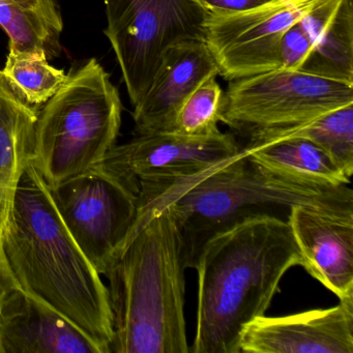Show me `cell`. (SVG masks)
<instances>
[{"instance_id":"obj_1","label":"cell","mask_w":353,"mask_h":353,"mask_svg":"<svg viewBox=\"0 0 353 353\" xmlns=\"http://www.w3.org/2000/svg\"><path fill=\"white\" fill-rule=\"evenodd\" d=\"M137 198L138 210L170 208L187 268H195L206 241L249 220L288 222L296 206L353 214L350 185H323L274 172L254 161L245 148L191 174L140 181Z\"/></svg>"},{"instance_id":"obj_2","label":"cell","mask_w":353,"mask_h":353,"mask_svg":"<svg viewBox=\"0 0 353 353\" xmlns=\"http://www.w3.org/2000/svg\"><path fill=\"white\" fill-rule=\"evenodd\" d=\"M3 241L20 288L65 316L104 353H110L108 289L68 230L32 163L16 190Z\"/></svg>"},{"instance_id":"obj_3","label":"cell","mask_w":353,"mask_h":353,"mask_svg":"<svg viewBox=\"0 0 353 353\" xmlns=\"http://www.w3.org/2000/svg\"><path fill=\"white\" fill-rule=\"evenodd\" d=\"M181 233L168 206L138 210L111 260L110 353H188Z\"/></svg>"},{"instance_id":"obj_4","label":"cell","mask_w":353,"mask_h":353,"mask_svg":"<svg viewBox=\"0 0 353 353\" xmlns=\"http://www.w3.org/2000/svg\"><path fill=\"white\" fill-rule=\"evenodd\" d=\"M288 222L254 219L206 241L198 272L192 353H241L243 328L265 315L284 274L299 265Z\"/></svg>"},{"instance_id":"obj_5","label":"cell","mask_w":353,"mask_h":353,"mask_svg":"<svg viewBox=\"0 0 353 353\" xmlns=\"http://www.w3.org/2000/svg\"><path fill=\"white\" fill-rule=\"evenodd\" d=\"M123 104L96 59L69 74L39 112L32 165L54 188L104 162L117 144Z\"/></svg>"},{"instance_id":"obj_6","label":"cell","mask_w":353,"mask_h":353,"mask_svg":"<svg viewBox=\"0 0 353 353\" xmlns=\"http://www.w3.org/2000/svg\"><path fill=\"white\" fill-rule=\"evenodd\" d=\"M351 104L353 84L276 69L230 81L221 121L259 143Z\"/></svg>"},{"instance_id":"obj_7","label":"cell","mask_w":353,"mask_h":353,"mask_svg":"<svg viewBox=\"0 0 353 353\" xmlns=\"http://www.w3.org/2000/svg\"><path fill=\"white\" fill-rule=\"evenodd\" d=\"M105 5L104 32L133 106L148 92L169 48L205 42L208 11L199 0H105Z\"/></svg>"},{"instance_id":"obj_8","label":"cell","mask_w":353,"mask_h":353,"mask_svg":"<svg viewBox=\"0 0 353 353\" xmlns=\"http://www.w3.org/2000/svg\"><path fill=\"white\" fill-rule=\"evenodd\" d=\"M49 190L80 249L106 274L135 222L137 195L103 164Z\"/></svg>"},{"instance_id":"obj_9","label":"cell","mask_w":353,"mask_h":353,"mask_svg":"<svg viewBox=\"0 0 353 353\" xmlns=\"http://www.w3.org/2000/svg\"><path fill=\"white\" fill-rule=\"evenodd\" d=\"M319 0H272L250 11L208 12L205 43L228 81L281 69L279 47L291 26L301 21Z\"/></svg>"},{"instance_id":"obj_10","label":"cell","mask_w":353,"mask_h":353,"mask_svg":"<svg viewBox=\"0 0 353 353\" xmlns=\"http://www.w3.org/2000/svg\"><path fill=\"white\" fill-rule=\"evenodd\" d=\"M241 148L232 134L222 132L204 138L169 132L143 134L115 144L102 164L137 195L140 181L191 174Z\"/></svg>"},{"instance_id":"obj_11","label":"cell","mask_w":353,"mask_h":353,"mask_svg":"<svg viewBox=\"0 0 353 353\" xmlns=\"http://www.w3.org/2000/svg\"><path fill=\"white\" fill-rule=\"evenodd\" d=\"M241 352L353 353V297L327 309L260 316L241 332Z\"/></svg>"},{"instance_id":"obj_12","label":"cell","mask_w":353,"mask_h":353,"mask_svg":"<svg viewBox=\"0 0 353 353\" xmlns=\"http://www.w3.org/2000/svg\"><path fill=\"white\" fill-rule=\"evenodd\" d=\"M288 224L299 265L339 299L353 297V214L296 206Z\"/></svg>"},{"instance_id":"obj_13","label":"cell","mask_w":353,"mask_h":353,"mask_svg":"<svg viewBox=\"0 0 353 353\" xmlns=\"http://www.w3.org/2000/svg\"><path fill=\"white\" fill-rule=\"evenodd\" d=\"M219 68L205 42L188 41L169 48L152 84L134 106L136 135L171 133L179 109L190 94Z\"/></svg>"},{"instance_id":"obj_14","label":"cell","mask_w":353,"mask_h":353,"mask_svg":"<svg viewBox=\"0 0 353 353\" xmlns=\"http://www.w3.org/2000/svg\"><path fill=\"white\" fill-rule=\"evenodd\" d=\"M0 353H104L73 322L21 288L0 310Z\"/></svg>"},{"instance_id":"obj_15","label":"cell","mask_w":353,"mask_h":353,"mask_svg":"<svg viewBox=\"0 0 353 353\" xmlns=\"http://www.w3.org/2000/svg\"><path fill=\"white\" fill-rule=\"evenodd\" d=\"M39 111L0 74V233L7 228L16 190L34 159Z\"/></svg>"},{"instance_id":"obj_16","label":"cell","mask_w":353,"mask_h":353,"mask_svg":"<svg viewBox=\"0 0 353 353\" xmlns=\"http://www.w3.org/2000/svg\"><path fill=\"white\" fill-rule=\"evenodd\" d=\"M249 156L268 170L301 181L330 185H350L334 161L311 140L283 137L245 146Z\"/></svg>"},{"instance_id":"obj_17","label":"cell","mask_w":353,"mask_h":353,"mask_svg":"<svg viewBox=\"0 0 353 353\" xmlns=\"http://www.w3.org/2000/svg\"><path fill=\"white\" fill-rule=\"evenodd\" d=\"M0 28L10 50H41L59 57L63 20L59 0H0Z\"/></svg>"},{"instance_id":"obj_18","label":"cell","mask_w":353,"mask_h":353,"mask_svg":"<svg viewBox=\"0 0 353 353\" xmlns=\"http://www.w3.org/2000/svg\"><path fill=\"white\" fill-rule=\"evenodd\" d=\"M301 71L353 84V0H342L336 18Z\"/></svg>"},{"instance_id":"obj_19","label":"cell","mask_w":353,"mask_h":353,"mask_svg":"<svg viewBox=\"0 0 353 353\" xmlns=\"http://www.w3.org/2000/svg\"><path fill=\"white\" fill-rule=\"evenodd\" d=\"M0 74L26 103L38 108L45 105L69 77L61 69L49 63L44 51L10 50Z\"/></svg>"},{"instance_id":"obj_20","label":"cell","mask_w":353,"mask_h":353,"mask_svg":"<svg viewBox=\"0 0 353 353\" xmlns=\"http://www.w3.org/2000/svg\"><path fill=\"white\" fill-rule=\"evenodd\" d=\"M283 137H303L311 140L334 161L346 176L349 179L352 176L353 104L325 113L270 140Z\"/></svg>"},{"instance_id":"obj_21","label":"cell","mask_w":353,"mask_h":353,"mask_svg":"<svg viewBox=\"0 0 353 353\" xmlns=\"http://www.w3.org/2000/svg\"><path fill=\"white\" fill-rule=\"evenodd\" d=\"M224 94L216 76L202 82L185 101L177 113L171 133L204 138L220 133Z\"/></svg>"},{"instance_id":"obj_22","label":"cell","mask_w":353,"mask_h":353,"mask_svg":"<svg viewBox=\"0 0 353 353\" xmlns=\"http://www.w3.org/2000/svg\"><path fill=\"white\" fill-rule=\"evenodd\" d=\"M312 49L313 44L297 22L287 30L281 40L279 47L281 69L301 71Z\"/></svg>"},{"instance_id":"obj_23","label":"cell","mask_w":353,"mask_h":353,"mask_svg":"<svg viewBox=\"0 0 353 353\" xmlns=\"http://www.w3.org/2000/svg\"><path fill=\"white\" fill-rule=\"evenodd\" d=\"M210 13L234 14L250 11L272 0H199Z\"/></svg>"},{"instance_id":"obj_24","label":"cell","mask_w":353,"mask_h":353,"mask_svg":"<svg viewBox=\"0 0 353 353\" xmlns=\"http://www.w3.org/2000/svg\"><path fill=\"white\" fill-rule=\"evenodd\" d=\"M18 289H20V285L8 261L3 248V234L0 233V310L12 293Z\"/></svg>"}]
</instances>
